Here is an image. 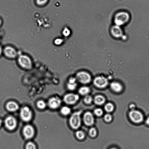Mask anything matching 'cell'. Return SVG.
<instances>
[{
	"mask_svg": "<svg viewBox=\"0 0 149 149\" xmlns=\"http://www.w3.org/2000/svg\"><path fill=\"white\" fill-rule=\"evenodd\" d=\"M82 111L79 110L74 112L70 116L69 120V124L74 129H78L81 125V115Z\"/></svg>",
	"mask_w": 149,
	"mask_h": 149,
	"instance_id": "6da1fadb",
	"label": "cell"
},
{
	"mask_svg": "<svg viewBox=\"0 0 149 149\" xmlns=\"http://www.w3.org/2000/svg\"><path fill=\"white\" fill-rule=\"evenodd\" d=\"M18 62L21 67L26 69L31 68L32 65L31 58L25 55H20L18 57Z\"/></svg>",
	"mask_w": 149,
	"mask_h": 149,
	"instance_id": "7a4b0ae2",
	"label": "cell"
},
{
	"mask_svg": "<svg viewBox=\"0 0 149 149\" xmlns=\"http://www.w3.org/2000/svg\"><path fill=\"white\" fill-rule=\"evenodd\" d=\"M76 79L79 82L84 84L89 83L91 81V77L88 73L85 71L78 72L76 75Z\"/></svg>",
	"mask_w": 149,
	"mask_h": 149,
	"instance_id": "3957f363",
	"label": "cell"
},
{
	"mask_svg": "<svg viewBox=\"0 0 149 149\" xmlns=\"http://www.w3.org/2000/svg\"><path fill=\"white\" fill-rule=\"evenodd\" d=\"M124 12L118 13L115 15L114 22L118 25H121L126 22L129 20V16Z\"/></svg>",
	"mask_w": 149,
	"mask_h": 149,
	"instance_id": "277c9868",
	"label": "cell"
},
{
	"mask_svg": "<svg viewBox=\"0 0 149 149\" xmlns=\"http://www.w3.org/2000/svg\"><path fill=\"white\" fill-rule=\"evenodd\" d=\"M93 83L94 85L97 87L103 88L108 85V81L105 77L102 76H98L94 79Z\"/></svg>",
	"mask_w": 149,
	"mask_h": 149,
	"instance_id": "5b68a950",
	"label": "cell"
},
{
	"mask_svg": "<svg viewBox=\"0 0 149 149\" xmlns=\"http://www.w3.org/2000/svg\"><path fill=\"white\" fill-rule=\"evenodd\" d=\"M129 116L132 121L136 123L141 122L143 119V116L142 113L136 110H132L129 113Z\"/></svg>",
	"mask_w": 149,
	"mask_h": 149,
	"instance_id": "8992f818",
	"label": "cell"
},
{
	"mask_svg": "<svg viewBox=\"0 0 149 149\" xmlns=\"http://www.w3.org/2000/svg\"><path fill=\"white\" fill-rule=\"evenodd\" d=\"M20 116L22 120L23 121L25 122L29 121L31 119L32 112L28 107H24L21 109Z\"/></svg>",
	"mask_w": 149,
	"mask_h": 149,
	"instance_id": "52a82bcc",
	"label": "cell"
},
{
	"mask_svg": "<svg viewBox=\"0 0 149 149\" xmlns=\"http://www.w3.org/2000/svg\"><path fill=\"white\" fill-rule=\"evenodd\" d=\"M79 96L75 94L68 93L64 95L63 100L66 104H73L76 103L79 100Z\"/></svg>",
	"mask_w": 149,
	"mask_h": 149,
	"instance_id": "ba28073f",
	"label": "cell"
},
{
	"mask_svg": "<svg viewBox=\"0 0 149 149\" xmlns=\"http://www.w3.org/2000/svg\"><path fill=\"white\" fill-rule=\"evenodd\" d=\"M5 124L6 127L8 129L10 130H13L16 126L17 121L14 117L9 116L5 120Z\"/></svg>",
	"mask_w": 149,
	"mask_h": 149,
	"instance_id": "9c48e42d",
	"label": "cell"
},
{
	"mask_svg": "<svg viewBox=\"0 0 149 149\" xmlns=\"http://www.w3.org/2000/svg\"><path fill=\"white\" fill-rule=\"evenodd\" d=\"M3 52L6 56L10 58H15L17 55L16 50L13 47L10 46L6 47L3 50Z\"/></svg>",
	"mask_w": 149,
	"mask_h": 149,
	"instance_id": "30bf717a",
	"label": "cell"
},
{
	"mask_svg": "<svg viewBox=\"0 0 149 149\" xmlns=\"http://www.w3.org/2000/svg\"><path fill=\"white\" fill-rule=\"evenodd\" d=\"M23 133L26 139H30L32 138L34 135V129L31 125H27L23 128Z\"/></svg>",
	"mask_w": 149,
	"mask_h": 149,
	"instance_id": "8fae6325",
	"label": "cell"
},
{
	"mask_svg": "<svg viewBox=\"0 0 149 149\" xmlns=\"http://www.w3.org/2000/svg\"><path fill=\"white\" fill-rule=\"evenodd\" d=\"M83 120L85 124L87 126L93 125L94 122V119L92 114L89 111L86 112L84 115Z\"/></svg>",
	"mask_w": 149,
	"mask_h": 149,
	"instance_id": "7c38bea8",
	"label": "cell"
},
{
	"mask_svg": "<svg viewBox=\"0 0 149 149\" xmlns=\"http://www.w3.org/2000/svg\"><path fill=\"white\" fill-rule=\"evenodd\" d=\"M61 104V99L56 97H53L49 101L48 104L51 108L55 109L58 108Z\"/></svg>",
	"mask_w": 149,
	"mask_h": 149,
	"instance_id": "4fadbf2b",
	"label": "cell"
},
{
	"mask_svg": "<svg viewBox=\"0 0 149 149\" xmlns=\"http://www.w3.org/2000/svg\"><path fill=\"white\" fill-rule=\"evenodd\" d=\"M111 33L112 36L116 38H119L122 36V30L118 26L112 27L111 29Z\"/></svg>",
	"mask_w": 149,
	"mask_h": 149,
	"instance_id": "5bb4252c",
	"label": "cell"
},
{
	"mask_svg": "<svg viewBox=\"0 0 149 149\" xmlns=\"http://www.w3.org/2000/svg\"><path fill=\"white\" fill-rule=\"evenodd\" d=\"M6 107L8 110L10 111H15L19 108L18 104L13 101H10L6 105Z\"/></svg>",
	"mask_w": 149,
	"mask_h": 149,
	"instance_id": "9a60e30c",
	"label": "cell"
},
{
	"mask_svg": "<svg viewBox=\"0 0 149 149\" xmlns=\"http://www.w3.org/2000/svg\"><path fill=\"white\" fill-rule=\"evenodd\" d=\"M110 87L112 90L116 92H119L122 89V86L119 83L113 82L110 85Z\"/></svg>",
	"mask_w": 149,
	"mask_h": 149,
	"instance_id": "2e32d148",
	"label": "cell"
},
{
	"mask_svg": "<svg viewBox=\"0 0 149 149\" xmlns=\"http://www.w3.org/2000/svg\"><path fill=\"white\" fill-rule=\"evenodd\" d=\"M105 102V98L103 96L100 95L96 96L94 99L95 103L98 105H102Z\"/></svg>",
	"mask_w": 149,
	"mask_h": 149,
	"instance_id": "e0dca14e",
	"label": "cell"
},
{
	"mask_svg": "<svg viewBox=\"0 0 149 149\" xmlns=\"http://www.w3.org/2000/svg\"><path fill=\"white\" fill-rule=\"evenodd\" d=\"M90 92V89L87 86H82L80 87L78 91L79 93L83 95H86Z\"/></svg>",
	"mask_w": 149,
	"mask_h": 149,
	"instance_id": "ac0fdd59",
	"label": "cell"
},
{
	"mask_svg": "<svg viewBox=\"0 0 149 149\" xmlns=\"http://www.w3.org/2000/svg\"><path fill=\"white\" fill-rule=\"evenodd\" d=\"M71 112L70 108L68 107L64 106L61 109V112L62 114L65 116L69 114Z\"/></svg>",
	"mask_w": 149,
	"mask_h": 149,
	"instance_id": "d6986e66",
	"label": "cell"
},
{
	"mask_svg": "<svg viewBox=\"0 0 149 149\" xmlns=\"http://www.w3.org/2000/svg\"><path fill=\"white\" fill-rule=\"evenodd\" d=\"M104 109L106 111L110 112L113 110L114 106L111 103H108L105 105Z\"/></svg>",
	"mask_w": 149,
	"mask_h": 149,
	"instance_id": "ffe728a7",
	"label": "cell"
},
{
	"mask_svg": "<svg viewBox=\"0 0 149 149\" xmlns=\"http://www.w3.org/2000/svg\"><path fill=\"white\" fill-rule=\"evenodd\" d=\"M77 137L79 139L81 140L84 138L85 136L84 132L81 130H79L76 132Z\"/></svg>",
	"mask_w": 149,
	"mask_h": 149,
	"instance_id": "44dd1931",
	"label": "cell"
},
{
	"mask_svg": "<svg viewBox=\"0 0 149 149\" xmlns=\"http://www.w3.org/2000/svg\"><path fill=\"white\" fill-rule=\"evenodd\" d=\"M77 86V84L76 83L73 84L68 83L67 85V88L70 91L74 90L76 88Z\"/></svg>",
	"mask_w": 149,
	"mask_h": 149,
	"instance_id": "7402d4cb",
	"label": "cell"
},
{
	"mask_svg": "<svg viewBox=\"0 0 149 149\" xmlns=\"http://www.w3.org/2000/svg\"><path fill=\"white\" fill-rule=\"evenodd\" d=\"M89 134L91 136L94 137L97 134V132L96 129L94 127H91L89 130Z\"/></svg>",
	"mask_w": 149,
	"mask_h": 149,
	"instance_id": "603a6c76",
	"label": "cell"
},
{
	"mask_svg": "<svg viewBox=\"0 0 149 149\" xmlns=\"http://www.w3.org/2000/svg\"><path fill=\"white\" fill-rule=\"evenodd\" d=\"M94 113L96 116H100L102 115L103 113V111L101 109L97 108L94 110Z\"/></svg>",
	"mask_w": 149,
	"mask_h": 149,
	"instance_id": "cb8c5ba5",
	"label": "cell"
},
{
	"mask_svg": "<svg viewBox=\"0 0 149 149\" xmlns=\"http://www.w3.org/2000/svg\"><path fill=\"white\" fill-rule=\"evenodd\" d=\"M37 105L39 108L43 109L45 107L46 104L43 101L40 100L37 102Z\"/></svg>",
	"mask_w": 149,
	"mask_h": 149,
	"instance_id": "d4e9b609",
	"label": "cell"
},
{
	"mask_svg": "<svg viewBox=\"0 0 149 149\" xmlns=\"http://www.w3.org/2000/svg\"><path fill=\"white\" fill-rule=\"evenodd\" d=\"M26 149H36L35 145L32 142H29L26 144Z\"/></svg>",
	"mask_w": 149,
	"mask_h": 149,
	"instance_id": "484cf974",
	"label": "cell"
},
{
	"mask_svg": "<svg viewBox=\"0 0 149 149\" xmlns=\"http://www.w3.org/2000/svg\"><path fill=\"white\" fill-rule=\"evenodd\" d=\"M92 101V98L91 97L90 95L86 96L84 99V102L87 104H91Z\"/></svg>",
	"mask_w": 149,
	"mask_h": 149,
	"instance_id": "4316f807",
	"label": "cell"
},
{
	"mask_svg": "<svg viewBox=\"0 0 149 149\" xmlns=\"http://www.w3.org/2000/svg\"><path fill=\"white\" fill-rule=\"evenodd\" d=\"M112 117L109 114L107 113L106 114L104 117V120L107 122H109L112 120Z\"/></svg>",
	"mask_w": 149,
	"mask_h": 149,
	"instance_id": "83f0119b",
	"label": "cell"
},
{
	"mask_svg": "<svg viewBox=\"0 0 149 149\" xmlns=\"http://www.w3.org/2000/svg\"><path fill=\"white\" fill-rule=\"evenodd\" d=\"M70 30L67 28H65L63 31V35L65 37L68 36L70 35Z\"/></svg>",
	"mask_w": 149,
	"mask_h": 149,
	"instance_id": "f1b7e54d",
	"label": "cell"
},
{
	"mask_svg": "<svg viewBox=\"0 0 149 149\" xmlns=\"http://www.w3.org/2000/svg\"><path fill=\"white\" fill-rule=\"evenodd\" d=\"M47 1L48 0H36V2L38 5L42 6L46 3Z\"/></svg>",
	"mask_w": 149,
	"mask_h": 149,
	"instance_id": "f546056e",
	"label": "cell"
},
{
	"mask_svg": "<svg viewBox=\"0 0 149 149\" xmlns=\"http://www.w3.org/2000/svg\"><path fill=\"white\" fill-rule=\"evenodd\" d=\"M76 78L71 77L69 79L68 83L71 84L75 83H76Z\"/></svg>",
	"mask_w": 149,
	"mask_h": 149,
	"instance_id": "4dcf8cb0",
	"label": "cell"
},
{
	"mask_svg": "<svg viewBox=\"0 0 149 149\" xmlns=\"http://www.w3.org/2000/svg\"><path fill=\"white\" fill-rule=\"evenodd\" d=\"M63 42V40L60 38H57L54 41V43L56 45H60Z\"/></svg>",
	"mask_w": 149,
	"mask_h": 149,
	"instance_id": "1f68e13d",
	"label": "cell"
},
{
	"mask_svg": "<svg viewBox=\"0 0 149 149\" xmlns=\"http://www.w3.org/2000/svg\"><path fill=\"white\" fill-rule=\"evenodd\" d=\"M130 107L132 110H134V109L135 108V105L134 104H132L130 105Z\"/></svg>",
	"mask_w": 149,
	"mask_h": 149,
	"instance_id": "d6a6232c",
	"label": "cell"
},
{
	"mask_svg": "<svg viewBox=\"0 0 149 149\" xmlns=\"http://www.w3.org/2000/svg\"><path fill=\"white\" fill-rule=\"evenodd\" d=\"M146 123L149 125V117L146 120Z\"/></svg>",
	"mask_w": 149,
	"mask_h": 149,
	"instance_id": "836d02e7",
	"label": "cell"
},
{
	"mask_svg": "<svg viewBox=\"0 0 149 149\" xmlns=\"http://www.w3.org/2000/svg\"><path fill=\"white\" fill-rule=\"evenodd\" d=\"M2 52V49L1 47L0 46V55L1 54Z\"/></svg>",
	"mask_w": 149,
	"mask_h": 149,
	"instance_id": "e575fe53",
	"label": "cell"
},
{
	"mask_svg": "<svg viewBox=\"0 0 149 149\" xmlns=\"http://www.w3.org/2000/svg\"><path fill=\"white\" fill-rule=\"evenodd\" d=\"M2 123V121L0 119V126H1V124Z\"/></svg>",
	"mask_w": 149,
	"mask_h": 149,
	"instance_id": "d590c367",
	"label": "cell"
},
{
	"mask_svg": "<svg viewBox=\"0 0 149 149\" xmlns=\"http://www.w3.org/2000/svg\"><path fill=\"white\" fill-rule=\"evenodd\" d=\"M110 149H117L115 148H111Z\"/></svg>",
	"mask_w": 149,
	"mask_h": 149,
	"instance_id": "8d00e7d4",
	"label": "cell"
},
{
	"mask_svg": "<svg viewBox=\"0 0 149 149\" xmlns=\"http://www.w3.org/2000/svg\"><path fill=\"white\" fill-rule=\"evenodd\" d=\"M1 21L0 19V26L1 25Z\"/></svg>",
	"mask_w": 149,
	"mask_h": 149,
	"instance_id": "74e56055",
	"label": "cell"
},
{
	"mask_svg": "<svg viewBox=\"0 0 149 149\" xmlns=\"http://www.w3.org/2000/svg\"></svg>",
	"mask_w": 149,
	"mask_h": 149,
	"instance_id": "f35d334b",
	"label": "cell"
}]
</instances>
